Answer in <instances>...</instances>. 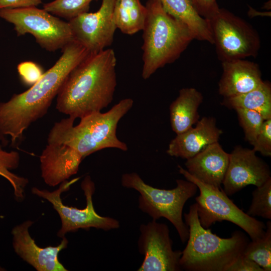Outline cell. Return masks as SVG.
<instances>
[{
	"label": "cell",
	"mask_w": 271,
	"mask_h": 271,
	"mask_svg": "<svg viewBox=\"0 0 271 271\" xmlns=\"http://www.w3.org/2000/svg\"><path fill=\"white\" fill-rule=\"evenodd\" d=\"M179 173L187 180L194 183L199 190L196 204L199 222L209 228L217 222L227 221L238 226L245 231L251 240L261 237L266 225L238 208L221 189L204 184L191 175L186 169L178 166Z\"/></svg>",
	"instance_id": "obj_7"
},
{
	"label": "cell",
	"mask_w": 271,
	"mask_h": 271,
	"mask_svg": "<svg viewBox=\"0 0 271 271\" xmlns=\"http://www.w3.org/2000/svg\"><path fill=\"white\" fill-rule=\"evenodd\" d=\"M121 182L123 187L139 193V207L143 212L154 220L161 217L166 218L175 227L181 241L183 243L187 241L189 230L183 221L182 213L186 202L197 192L198 187L194 183L178 179L175 188L162 189L146 184L134 172L123 174Z\"/></svg>",
	"instance_id": "obj_6"
},
{
	"label": "cell",
	"mask_w": 271,
	"mask_h": 271,
	"mask_svg": "<svg viewBox=\"0 0 271 271\" xmlns=\"http://www.w3.org/2000/svg\"><path fill=\"white\" fill-rule=\"evenodd\" d=\"M207 20L221 62L257 56L261 46L260 37L246 21L220 8Z\"/></svg>",
	"instance_id": "obj_8"
},
{
	"label": "cell",
	"mask_w": 271,
	"mask_h": 271,
	"mask_svg": "<svg viewBox=\"0 0 271 271\" xmlns=\"http://www.w3.org/2000/svg\"><path fill=\"white\" fill-rule=\"evenodd\" d=\"M83 159L64 144L47 143L40 157L41 177L48 186H56L77 173Z\"/></svg>",
	"instance_id": "obj_15"
},
{
	"label": "cell",
	"mask_w": 271,
	"mask_h": 271,
	"mask_svg": "<svg viewBox=\"0 0 271 271\" xmlns=\"http://www.w3.org/2000/svg\"><path fill=\"white\" fill-rule=\"evenodd\" d=\"M62 54L41 78L27 90L0 102V141L13 147L23 140L24 133L48 112L69 73L89 53L75 40L62 49Z\"/></svg>",
	"instance_id": "obj_1"
},
{
	"label": "cell",
	"mask_w": 271,
	"mask_h": 271,
	"mask_svg": "<svg viewBox=\"0 0 271 271\" xmlns=\"http://www.w3.org/2000/svg\"><path fill=\"white\" fill-rule=\"evenodd\" d=\"M34 222L27 220L12 229L13 246L15 252L38 271H66L59 261L58 254L67 247L68 240L64 236L56 246L39 247L31 236L29 228Z\"/></svg>",
	"instance_id": "obj_14"
},
{
	"label": "cell",
	"mask_w": 271,
	"mask_h": 271,
	"mask_svg": "<svg viewBox=\"0 0 271 271\" xmlns=\"http://www.w3.org/2000/svg\"><path fill=\"white\" fill-rule=\"evenodd\" d=\"M146 9L140 0H116L113 20L117 29L132 35L142 31L146 18Z\"/></svg>",
	"instance_id": "obj_21"
},
{
	"label": "cell",
	"mask_w": 271,
	"mask_h": 271,
	"mask_svg": "<svg viewBox=\"0 0 271 271\" xmlns=\"http://www.w3.org/2000/svg\"><path fill=\"white\" fill-rule=\"evenodd\" d=\"M227 271H263V269L242 254L229 267Z\"/></svg>",
	"instance_id": "obj_31"
},
{
	"label": "cell",
	"mask_w": 271,
	"mask_h": 271,
	"mask_svg": "<svg viewBox=\"0 0 271 271\" xmlns=\"http://www.w3.org/2000/svg\"><path fill=\"white\" fill-rule=\"evenodd\" d=\"M234 109L243 129L245 139L252 146L265 119L255 110L241 108Z\"/></svg>",
	"instance_id": "obj_27"
},
{
	"label": "cell",
	"mask_w": 271,
	"mask_h": 271,
	"mask_svg": "<svg viewBox=\"0 0 271 271\" xmlns=\"http://www.w3.org/2000/svg\"><path fill=\"white\" fill-rule=\"evenodd\" d=\"M198 14L208 20L218 11L219 7L217 0H191Z\"/></svg>",
	"instance_id": "obj_30"
},
{
	"label": "cell",
	"mask_w": 271,
	"mask_h": 271,
	"mask_svg": "<svg viewBox=\"0 0 271 271\" xmlns=\"http://www.w3.org/2000/svg\"><path fill=\"white\" fill-rule=\"evenodd\" d=\"M138 247L145 256L139 271L181 270L182 251L173 250L168 226L153 220L140 226Z\"/></svg>",
	"instance_id": "obj_11"
},
{
	"label": "cell",
	"mask_w": 271,
	"mask_h": 271,
	"mask_svg": "<svg viewBox=\"0 0 271 271\" xmlns=\"http://www.w3.org/2000/svg\"><path fill=\"white\" fill-rule=\"evenodd\" d=\"M222 104L233 109L245 108L260 113L265 120L271 118V85L263 82L255 89L245 93L224 98Z\"/></svg>",
	"instance_id": "obj_22"
},
{
	"label": "cell",
	"mask_w": 271,
	"mask_h": 271,
	"mask_svg": "<svg viewBox=\"0 0 271 271\" xmlns=\"http://www.w3.org/2000/svg\"><path fill=\"white\" fill-rule=\"evenodd\" d=\"M93 0H54L44 5L43 9L50 13L70 20L88 12Z\"/></svg>",
	"instance_id": "obj_25"
},
{
	"label": "cell",
	"mask_w": 271,
	"mask_h": 271,
	"mask_svg": "<svg viewBox=\"0 0 271 271\" xmlns=\"http://www.w3.org/2000/svg\"><path fill=\"white\" fill-rule=\"evenodd\" d=\"M222 131L212 117H203L170 142L167 153L170 156L190 159L209 145L218 142Z\"/></svg>",
	"instance_id": "obj_16"
},
{
	"label": "cell",
	"mask_w": 271,
	"mask_h": 271,
	"mask_svg": "<svg viewBox=\"0 0 271 271\" xmlns=\"http://www.w3.org/2000/svg\"><path fill=\"white\" fill-rule=\"evenodd\" d=\"M115 2L101 0L96 12L84 13L69 20L74 40L89 54L98 53L112 43L117 29L113 16Z\"/></svg>",
	"instance_id": "obj_12"
},
{
	"label": "cell",
	"mask_w": 271,
	"mask_h": 271,
	"mask_svg": "<svg viewBox=\"0 0 271 271\" xmlns=\"http://www.w3.org/2000/svg\"><path fill=\"white\" fill-rule=\"evenodd\" d=\"M243 255L251 259L263 271L271 270V222L266 224L264 235L260 238L249 241Z\"/></svg>",
	"instance_id": "obj_24"
},
{
	"label": "cell",
	"mask_w": 271,
	"mask_h": 271,
	"mask_svg": "<svg viewBox=\"0 0 271 271\" xmlns=\"http://www.w3.org/2000/svg\"><path fill=\"white\" fill-rule=\"evenodd\" d=\"M42 3V0H0V9L37 7Z\"/></svg>",
	"instance_id": "obj_32"
},
{
	"label": "cell",
	"mask_w": 271,
	"mask_h": 271,
	"mask_svg": "<svg viewBox=\"0 0 271 271\" xmlns=\"http://www.w3.org/2000/svg\"><path fill=\"white\" fill-rule=\"evenodd\" d=\"M133 104L131 98L123 99L106 112H93L80 118L75 126V119L70 117L62 119L50 129L47 143L64 144L83 159L106 148L126 151L127 147L117 137L116 129L118 122Z\"/></svg>",
	"instance_id": "obj_3"
},
{
	"label": "cell",
	"mask_w": 271,
	"mask_h": 271,
	"mask_svg": "<svg viewBox=\"0 0 271 271\" xmlns=\"http://www.w3.org/2000/svg\"><path fill=\"white\" fill-rule=\"evenodd\" d=\"M116 66L112 49L89 54L63 82L57 95V110L76 119L106 108L117 85Z\"/></svg>",
	"instance_id": "obj_2"
},
{
	"label": "cell",
	"mask_w": 271,
	"mask_h": 271,
	"mask_svg": "<svg viewBox=\"0 0 271 271\" xmlns=\"http://www.w3.org/2000/svg\"><path fill=\"white\" fill-rule=\"evenodd\" d=\"M189 230L186 246L180 259L181 269L187 271H227L240 256L249 242L240 231L230 237L221 238L202 227L199 222L196 203L184 214Z\"/></svg>",
	"instance_id": "obj_5"
},
{
	"label": "cell",
	"mask_w": 271,
	"mask_h": 271,
	"mask_svg": "<svg viewBox=\"0 0 271 271\" xmlns=\"http://www.w3.org/2000/svg\"><path fill=\"white\" fill-rule=\"evenodd\" d=\"M229 163V154L218 142L187 159V171L201 182L221 188Z\"/></svg>",
	"instance_id": "obj_18"
},
{
	"label": "cell",
	"mask_w": 271,
	"mask_h": 271,
	"mask_svg": "<svg viewBox=\"0 0 271 271\" xmlns=\"http://www.w3.org/2000/svg\"><path fill=\"white\" fill-rule=\"evenodd\" d=\"M0 17L13 24L18 36L30 34L50 52L63 49L74 41L69 24L36 7L0 9Z\"/></svg>",
	"instance_id": "obj_10"
},
{
	"label": "cell",
	"mask_w": 271,
	"mask_h": 271,
	"mask_svg": "<svg viewBox=\"0 0 271 271\" xmlns=\"http://www.w3.org/2000/svg\"><path fill=\"white\" fill-rule=\"evenodd\" d=\"M165 10L185 23L193 33L195 39L213 44V39L207 20L200 16L191 0H160Z\"/></svg>",
	"instance_id": "obj_20"
},
{
	"label": "cell",
	"mask_w": 271,
	"mask_h": 271,
	"mask_svg": "<svg viewBox=\"0 0 271 271\" xmlns=\"http://www.w3.org/2000/svg\"><path fill=\"white\" fill-rule=\"evenodd\" d=\"M203 99L202 93L194 88L180 90L178 96L170 106L171 127L176 134L193 127L199 120L198 110Z\"/></svg>",
	"instance_id": "obj_19"
},
{
	"label": "cell",
	"mask_w": 271,
	"mask_h": 271,
	"mask_svg": "<svg viewBox=\"0 0 271 271\" xmlns=\"http://www.w3.org/2000/svg\"><path fill=\"white\" fill-rule=\"evenodd\" d=\"M270 177L269 166L253 150L236 146L229 154V163L222 184L230 196L250 185L259 187Z\"/></svg>",
	"instance_id": "obj_13"
},
{
	"label": "cell",
	"mask_w": 271,
	"mask_h": 271,
	"mask_svg": "<svg viewBox=\"0 0 271 271\" xmlns=\"http://www.w3.org/2000/svg\"><path fill=\"white\" fill-rule=\"evenodd\" d=\"M145 7L142 47V76L145 80L177 60L195 39L189 27L169 14L160 0H148Z\"/></svg>",
	"instance_id": "obj_4"
},
{
	"label": "cell",
	"mask_w": 271,
	"mask_h": 271,
	"mask_svg": "<svg viewBox=\"0 0 271 271\" xmlns=\"http://www.w3.org/2000/svg\"><path fill=\"white\" fill-rule=\"evenodd\" d=\"M223 72L218 92L224 98L238 96L258 87L262 82L256 63L244 59L221 62Z\"/></svg>",
	"instance_id": "obj_17"
},
{
	"label": "cell",
	"mask_w": 271,
	"mask_h": 271,
	"mask_svg": "<svg viewBox=\"0 0 271 271\" xmlns=\"http://www.w3.org/2000/svg\"><path fill=\"white\" fill-rule=\"evenodd\" d=\"M20 156L15 151L8 152L4 150L0 145V176L6 179L14 189L15 198L18 201H22L25 198V190L28 184V180L11 172L19 165Z\"/></svg>",
	"instance_id": "obj_23"
},
{
	"label": "cell",
	"mask_w": 271,
	"mask_h": 271,
	"mask_svg": "<svg viewBox=\"0 0 271 271\" xmlns=\"http://www.w3.org/2000/svg\"><path fill=\"white\" fill-rule=\"evenodd\" d=\"M17 71L22 83L30 87L36 83L45 73L40 65L31 61L19 63Z\"/></svg>",
	"instance_id": "obj_28"
},
{
	"label": "cell",
	"mask_w": 271,
	"mask_h": 271,
	"mask_svg": "<svg viewBox=\"0 0 271 271\" xmlns=\"http://www.w3.org/2000/svg\"><path fill=\"white\" fill-rule=\"evenodd\" d=\"M78 179L79 178H76L70 181L66 180L61 183L59 188L54 191L41 190L37 187L32 189L33 194L48 200L59 214L61 227L57 232L58 236L62 238L66 233L79 229H87L93 227L107 231L119 228V223L117 220L109 217L101 216L95 211L92 202L95 184L88 175L84 178L81 184V189L86 197L85 208L78 209L63 203L61 194L68 191L71 185Z\"/></svg>",
	"instance_id": "obj_9"
},
{
	"label": "cell",
	"mask_w": 271,
	"mask_h": 271,
	"mask_svg": "<svg viewBox=\"0 0 271 271\" xmlns=\"http://www.w3.org/2000/svg\"><path fill=\"white\" fill-rule=\"evenodd\" d=\"M253 150L265 157L271 156V118L264 120L253 144Z\"/></svg>",
	"instance_id": "obj_29"
},
{
	"label": "cell",
	"mask_w": 271,
	"mask_h": 271,
	"mask_svg": "<svg viewBox=\"0 0 271 271\" xmlns=\"http://www.w3.org/2000/svg\"><path fill=\"white\" fill-rule=\"evenodd\" d=\"M252 196L251 203L246 214L253 217L259 216L270 220L271 178L261 186L256 187Z\"/></svg>",
	"instance_id": "obj_26"
}]
</instances>
